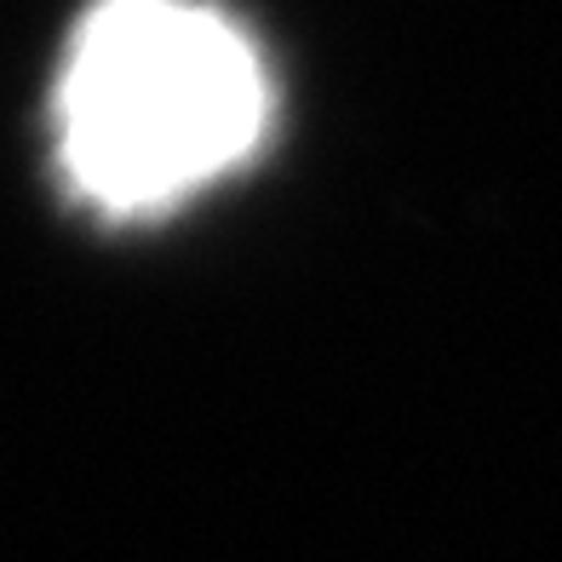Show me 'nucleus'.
I'll use <instances>...</instances> for the list:
<instances>
[{
  "instance_id": "nucleus-1",
  "label": "nucleus",
  "mask_w": 562,
  "mask_h": 562,
  "mask_svg": "<svg viewBox=\"0 0 562 562\" xmlns=\"http://www.w3.org/2000/svg\"><path fill=\"white\" fill-rule=\"evenodd\" d=\"M270 64L213 0H92L53 87L75 201L133 224L178 213L270 138Z\"/></svg>"
}]
</instances>
